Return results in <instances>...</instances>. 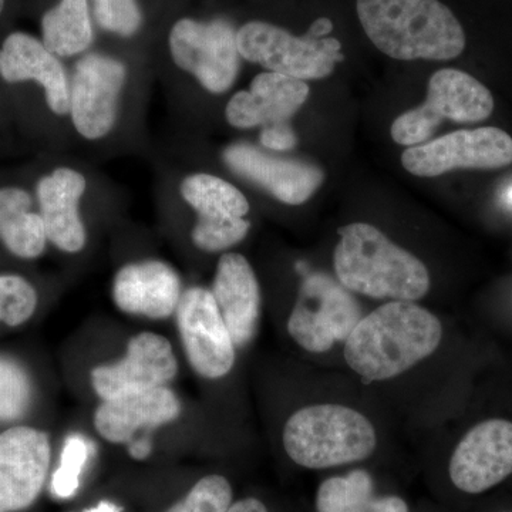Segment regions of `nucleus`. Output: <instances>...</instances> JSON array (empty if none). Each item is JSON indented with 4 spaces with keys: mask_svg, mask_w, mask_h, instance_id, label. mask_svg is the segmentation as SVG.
<instances>
[{
    "mask_svg": "<svg viewBox=\"0 0 512 512\" xmlns=\"http://www.w3.org/2000/svg\"><path fill=\"white\" fill-rule=\"evenodd\" d=\"M402 164L417 177H437L457 168L497 170L512 164V138L497 127L456 131L407 148Z\"/></svg>",
    "mask_w": 512,
    "mask_h": 512,
    "instance_id": "10",
    "label": "nucleus"
},
{
    "mask_svg": "<svg viewBox=\"0 0 512 512\" xmlns=\"http://www.w3.org/2000/svg\"><path fill=\"white\" fill-rule=\"evenodd\" d=\"M316 512H409L397 495H376L375 481L366 470L330 477L319 485Z\"/></svg>",
    "mask_w": 512,
    "mask_h": 512,
    "instance_id": "23",
    "label": "nucleus"
},
{
    "mask_svg": "<svg viewBox=\"0 0 512 512\" xmlns=\"http://www.w3.org/2000/svg\"><path fill=\"white\" fill-rule=\"evenodd\" d=\"M183 412L180 399L170 387L137 390L101 400L94 413V429L101 439L127 443L141 429L167 426Z\"/></svg>",
    "mask_w": 512,
    "mask_h": 512,
    "instance_id": "17",
    "label": "nucleus"
},
{
    "mask_svg": "<svg viewBox=\"0 0 512 512\" xmlns=\"http://www.w3.org/2000/svg\"><path fill=\"white\" fill-rule=\"evenodd\" d=\"M33 399L29 370L15 357L0 353V424H19L32 409Z\"/></svg>",
    "mask_w": 512,
    "mask_h": 512,
    "instance_id": "26",
    "label": "nucleus"
},
{
    "mask_svg": "<svg viewBox=\"0 0 512 512\" xmlns=\"http://www.w3.org/2000/svg\"><path fill=\"white\" fill-rule=\"evenodd\" d=\"M375 427L363 414L340 404H315L293 413L284 427L286 454L311 470L357 463L372 456Z\"/></svg>",
    "mask_w": 512,
    "mask_h": 512,
    "instance_id": "4",
    "label": "nucleus"
},
{
    "mask_svg": "<svg viewBox=\"0 0 512 512\" xmlns=\"http://www.w3.org/2000/svg\"><path fill=\"white\" fill-rule=\"evenodd\" d=\"M335 271L349 291L375 299L413 302L430 289L426 265L369 224L339 229Z\"/></svg>",
    "mask_w": 512,
    "mask_h": 512,
    "instance_id": "3",
    "label": "nucleus"
},
{
    "mask_svg": "<svg viewBox=\"0 0 512 512\" xmlns=\"http://www.w3.org/2000/svg\"><path fill=\"white\" fill-rule=\"evenodd\" d=\"M451 483L461 493L480 495L512 476V421H481L454 448L448 464Z\"/></svg>",
    "mask_w": 512,
    "mask_h": 512,
    "instance_id": "13",
    "label": "nucleus"
},
{
    "mask_svg": "<svg viewBox=\"0 0 512 512\" xmlns=\"http://www.w3.org/2000/svg\"><path fill=\"white\" fill-rule=\"evenodd\" d=\"M84 512H123V508L119 507L117 504L109 503V501H103V503H99L96 507L90 508V510Z\"/></svg>",
    "mask_w": 512,
    "mask_h": 512,
    "instance_id": "35",
    "label": "nucleus"
},
{
    "mask_svg": "<svg viewBox=\"0 0 512 512\" xmlns=\"http://www.w3.org/2000/svg\"><path fill=\"white\" fill-rule=\"evenodd\" d=\"M309 97V86L284 74L266 72L252 80L249 90L229 100L225 117L235 128H254L286 123Z\"/></svg>",
    "mask_w": 512,
    "mask_h": 512,
    "instance_id": "21",
    "label": "nucleus"
},
{
    "mask_svg": "<svg viewBox=\"0 0 512 512\" xmlns=\"http://www.w3.org/2000/svg\"><path fill=\"white\" fill-rule=\"evenodd\" d=\"M225 164L232 173L264 188L276 200L301 205L323 183V173L315 165L269 156L247 143L229 146L224 151Z\"/></svg>",
    "mask_w": 512,
    "mask_h": 512,
    "instance_id": "15",
    "label": "nucleus"
},
{
    "mask_svg": "<svg viewBox=\"0 0 512 512\" xmlns=\"http://www.w3.org/2000/svg\"><path fill=\"white\" fill-rule=\"evenodd\" d=\"M86 178L73 168H56L40 178L36 194L47 239L66 254H77L86 245V228L80 217V200Z\"/></svg>",
    "mask_w": 512,
    "mask_h": 512,
    "instance_id": "19",
    "label": "nucleus"
},
{
    "mask_svg": "<svg viewBox=\"0 0 512 512\" xmlns=\"http://www.w3.org/2000/svg\"><path fill=\"white\" fill-rule=\"evenodd\" d=\"M239 55L272 73L292 79L316 80L329 76L342 62L339 40L313 35L293 36L266 22H248L237 32Z\"/></svg>",
    "mask_w": 512,
    "mask_h": 512,
    "instance_id": "6",
    "label": "nucleus"
},
{
    "mask_svg": "<svg viewBox=\"0 0 512 512\" xmlns=\"http://www.w3.org/2000/svg\"><path fill=\"white\" fill-rule=\"evenodd\" d=\"M33 200L19 187L0 188V242L20 259H36L45 254V225L39 212L32 211Z\"/></svg>",
    "mask_w": 512,
    "mask_h": 512,
    "instance_id": "22",
    "label": "nucleus"
},
{
    "mask_svg": "<svg viewBox=\"0 0 512 512\" xmlns=\"http://www.w3.org/2000/svg\"><path fill=\"white\" fill-rule=\"evenodd\" d=\"M504 512H512V511H504Z\"/></svg>",
    "mask_w": 512,
    "mask_h": 512,
    "instance_id": "38",
    "label": "nucleus"
},
{
    "mask_svg": "<svg viewBox=\"0 0 512 512\" xmlns=\"http://www.w3.org/2000/svg\"><path fill=\"white\" fill-rule=\"evenodd\" d=\"M175 318L192 370L208 380L228 376L234 369L237 346L212 292L201 286L187 289L178 303Z\"/></svg>",
    "mask_w": 512,
    "mask_h": 512,
    "instance_id": "9",
    "label": "nucleus"
},
{
    "mask_svg": "<svg viewBox=\"0 0 512 512\" xmlns=\"http://www.w3.org/2000/svg\"><path fill=\"white\" fill-rule=\"evenodd\" d=\"M441 339L437 316L413 302L392 301L360 319L345 342V359L366 383L383 382L433 355Z\"/></svg>",
    "mask_w": 512,
    "mask_h": 512,
    "instance_id": "1",
    "label": "nucleus"
},
{
    "mask_svg": "<svg viewBox=\"0 0 512 512\" xmlns=\"http://www.w3.org/2000/svg\"><path fill=\"white\" fill-rule=\"evenodd\" d=\"M0 77L10 84L36 82L45 90L46 103L57 116L70 111V80L62 62L42 40L16 32L0 47Z\"/></svg>",
    "mask_w": 512,
    "mask_h": 512,
    "instance_id": "18",
    "label": "nucleus"
},
{
    "mask_svg": "<svg viewBox=\"0 0 512 512\" xmlns=\"http://www.w3.org/2000/svg\"><path fill=\"white\" fill-rule=\"evenodd\" d=\"M227 512H268V508L256 498H244V500L232 504Z\"/></svg>",
    "mask_w": 512,
    "mask_h": 512,
    "instance_id": "33",
    "label": "nucleus"
},
{
    "mask_svg": "<svg viewBox=\"0 0 512 512\" xmlns=\"http://www.w3.org/2000/svg\"><path fill=\"white\" fill-rule=\"evenodd\" d=\"M493 110V94L483 83L461 70L443 69L431 77L426 101L397 117L390 133L397 144L420 146L433 136L443 120L480 123Z\"/></svg>",
    "mask_w": 512,
    "mask_h": 512,
    "instance_id": "5",
    "label": "nucleus"
},
{
    "mask_svg": "<svg viewBox=\"0 0 512 512\" xmlns=\"http://www.w3.org/2000/svg\"><path fill=\"white\" fill-rule=\"evenodd\" d=\"M90 457L89 441L82 434H70L64 441L59 466L52 476V493L57 498H72L80 487V478Z\"/></svg>",
    "mask_w": 512,
    "mask_h": 512,
    "instance_id": "28",
    "label": "nucleus"
},
{
    "mask_svg": "<svg viewBox=\"0 0 512 512\" xmlns=\"http://www.w3.org/2000/svg\"><path fill=\"white\" fill-rule=\"evenodd\" d=\"M100 28L123 37L136 35L143 23L137 0H92Z\"/></svg>",
    "mask_w": 512,
    "mask_h": 512,
    "instance_id": "31",
    "label": "nucleus"
},
{
    "mask_svg": "<svg viewBox=\"0 0 512 512\" xmlns=\"http://www.w3.org/2000/svg\"><path fill=\"white\" fill-rule=\"evenodd\" d=\"M177 373L178 360L170 340L158 333L141 332L130 339L120 360L94 367L90 380L97 396L107 400L167 386Z\"/></svg>",
    "mask_w": 512,
    "mask_h": 512,
    "instance_id": "14",
    "label": "nucleus"
},
{
    "mask_svg": "<svg viewBox=\"0 0 512 512\" xmlns=\"http://www.w3.org/2000/svg\"><path fill=\"white\" fill-rule=\"evenodd\" d=\"M168 43L174 63L192 74L207 92L225 93L237 80L241 57L237 30L227 20H178Z\"/></svg>",
    "mask_w": 512,
    "mask_h": 512,
    "instance_id": "8",
    "label": "nucleus"
},
{
    "mask_svg": "<svg viewBox=\"0 0 512 512\" xmlns=\"http://www.w3.org/2000/svg\"><path fill=\"white\" fill-rule=\"evenodd\" d=\"M181 197L202 218H244L249 212L245 195L228 181L198 173L185 178Z\"/></svg>",
    "mask_w": 512,
    "mask_h": 512,
    "instance_id": "25",
    "label": "nucleus"
},
{
    "mask_svg": "<svg viewBox=\"0 0 512 512\" xmlns=\"http://www.w3.org/2000/svg\"><path fill=\"white\" fill-rule=\"evenodd\" d=\"M183 282L163 261L133 262L119 269L113 281V301L127 315L163 320L177 312Z\"/></svg>",
    "mask_w": 512,
    "mask_h": 512,
    "instance_id": "16",
    "label": "nucleus"
},
{
    "mask_svg": "<svg viewBox=\"0 0 512 512\" xmlns=\"http://www.w3.org/2000/svg\"><path fill=\"white\" fill-rule=\"evenodd\" d=\"M508 198H510V201L512 202V188L508 191Z\"/></svg>",
    "mask_w": 512,
    "mask_h": 512,
    "instance_id": "37",
    "label": "nucleus"
},
{
    "mask_svg": "<svg viewBox=\"0 0 512 512\" xmlns=\"http://www.w3.org/2000/svg\"><path fill=\"white\" fill-rule=\"evenodd\" d=\"M126 77V64L99 53L83 56L76 63L70 82L69 114L80 136L99 140L110 133Z\"/></svg>",
    "mask_w": 512,
    "mask_h": 512,
    "instance_id": "12",
    "label": "nucleus"
},
{
    "mask_svg": "<svg viewBox=\"0 0 512 512\" xmlns=\"http://www.w3.org/2000/svg\"><path fill=\"white\" fill-rule=\"evenodd\" d=\"M262 146L274 151H288L298 143L296 134L286 123L269 124L261 133Z\"/></svg>",
    "mask_w": 512,
    "mask_h": 512,
    "instance_id": "32",
    "label": "nucleus"
},
{
    "mask_svg": "<svg viewBox=\"0 0 512 512\" xmlns=\"http://www.w3.org/2000/svg\"><path fill=\"white\" fill-rule=\"evenodd\" d=\"M39 293L25 276L0 274V325L19 328L35 316Z\"/></svg>",
    "mask_w": 512,
    "mask_h": 512,
    "instance_id": "27",
    "label": "nucleus"
},
{
    "mask_svg": "<svg viewBox=\"0 0 512 512\" xmlns=\"http://www.w3.org/2000/svg\"><path fill=\"white\" fill-rule=\"evenodd\" d=\"M52 444L46 431L26 424L0 433V512L28 510L49 476Z\"/></svg>",
    "mask_w": 512,
    "mask_h": 512,
    "instance_id": "11",
    "label": "nucleus"
},
{
    "mask_svg": "<svg viewBox=\"0 0 512 512\" xmlns=\"http://www.w3.org/2000/svg\"><path fill=\"white\" fill-rule=\"evenodd\" d=\"M131 456L138 458H144L148 456L150 453V443L147 440L138 441V443L133 444L130 450Z\"/></svg>",
    "mask_w": 512,
    "mask_h": 512,
    "instance_id": "34",
    "label": "nucleus"
},
{
    "mask_svg": "<svg viewBox=\"0 0 512 512\" xmlns=\"http://www.w3.org/2000/svg\"><path fill=\"white\" fill-rule=\"evenodd\" d=\"M362 318V309L348 288L328 275L313 274L299 289L288 332L306 352L323 353L346 342Z\"/></svg>",
    "mask_w": 512,
    "mask_h": 512,
    "instance_id": "7",
    "label": "nucleus"
},
{
    "mask_svg": "<svg viewBox=\"0 0 512 512\" xmlns=\"http://www.w3.org/2000/svg\"><path fill=\"white\" fill-rule=\"evenodd\" d=\"M251 224L245 218H202L192 229V242L204 252H221L247 237Z\"/></svg>",
    "mask_w": 512,
    "mask_h": 512,
    "instance_id": "29",
    "label": "nucleus"
},
{
    "mask_svg": "<svg viewBox=\"0 0 512 512\" xmlns=\"http://www.w3.org/2000/svg\"><path fill=\"white\" fill-rule=\"evenodd\" d=\"M42 42L57 57L86 52L93 43L89 0H60L42 18Z\"/></svg>",
    "mask_w": 512,
    "mask_h": 512,
    "instance_id": "24",
    "label": "nucleus"
},
{
    "mask_svg": "<svg viewBox=\"0 0 512 512\" xmlns=\"http://www.w3.org/2000/svg\"><path fill=\"white\" fill-rule=\"evenodd\" d=\"M232 495L227 478L212 474L201 478L184 500L167 512H227L232 505Z\"/></svg>",
    "mask_w": 512,
    "mask_h": 512,
    "instance_id": "30",
    "label": "nucleus"
},
{
    "mask_svg": "<svg viewBox=\"0 0 512 512\" xmlns=\"http://www.w3.org/2000/svg\"><path fill=\"white\" fill-rule=\"evenodd\" d=\"M3 8H5V0H0V15H2Z\"/></svg>",
    "mask_w": 512,
    "mask_h": 512,
    "instance_id": "36",
    "label": "nucleus"
},
{
    "mask_svg": "<svg viewBox=\"0 0 512 512\" xmlns=\"http://www.w3.org/2000/svg\"><path fill=\"white\" fill-rule=\"evenodd\" d=\"M366 36L397 60L456 59L467 45L466 30L440 0H356Z\"/></svg>",
    "mask_w": 512,
    "mask_h": 512,
    "instance_id": "2",
    "label": "nucleus"
},
{
    "mask_svg": "<svg viewBox=\"0 0 512 512\" xmlns=\"http://www.w3.org/2000/svg\"><path fill=\"white\" fill-rule=\"evenodd\" d=\"M211 292L235 346L245 348L261 316V289L248 259L235 252L222 255Z\"/></svg>",
    "mask_w": 512,
    "mask_h": 512,
    "instance_id": "20",
    "label": "nucleus"
}]
</instances>
